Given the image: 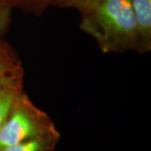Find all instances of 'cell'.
<instances>
[{"mask_svg":"<svg viewBox=\"0 0 151 151\" xmlns=\"http://www.w3.org/2000/svg\"><path fill=\"white\" fill-rule=\"evenodd\" d=\"M80 28L104 53L139 48V35L131 0H101L92 13L82 15Z\"/></svg>","mask_w":151,"mask_h":151,"instance_id":"cell-1","label":"cell"},{"mask_svg":"<svg viewBox=\"0 0 151 151\" xmlns=\"http://www.w3.org/2000/svg\"><path fill=\"white\" fill-rule=\"evenodd\" d=\"M58 132L47 113L37 108L26 94H17L0 131V150Z\"/></svg>","mask_w":151,"mask_h":151,"instance_id":"cell-2","label":"cell"},{"mask_svg":"<svg viewBox=\"0 0 151 151\" xmlns=\"http://www.w3.org/2000/svg\"><path fill=\"white\" fill-rule=\"evenodd\" d=\"M139 35V53L151 49V0H131Z\"/></svg>","mask_w":151,"mask_h":151,"instance_id":"cell-3","label":"cell"},{"mask_svg":"<svg viewBox=\"0 0 151 151\" xmlns=\"http://www.w3.org/2000/svg\"><path fill=\"white\" fill-rule=\"evenodd\" d=\"M60 138V133L56 132L1 149L0 151H55Z\"/></svg>","mask_w":151,"mask_h":151,"instance_id":"cell-4","label":"cell"},{"mask_svg":"<svg viewBox=\"0 0 151 151\" xmlns=\"http://www.w3.org/2000/svg\"><path fill=\"white\" fill-rule=\"evenodd\" d=\"M21 68L0 61V87L21 90Z\"/></svg>","mask_w":151,"mask_h":151,"instance_id":"cell-5","label":"cell"},{"mask_svg":"<svg viewBox=\"0 0 151 151\" xmlns=\"http://www.w3.org/2000/svg\"><path fill=\"white\" fill-rule=\"evenodd\" d=\"M21 90L0 87V131L5 123L17 94Z\"/></svg>","mask_w":151,"mask_h":151,"instance_id":"cell-6","label":"cell"},{"mask_svg":"<svg viewBox=\"0 0 151 151\" xmlns=\"http://www.w3.org/2000/svg\"><path fill=\"white\" fill-rule=\"evenodd\" d=\"M101 0H50V4L65 7L74 8L79 10L82 15L88 14L94 10L99 4Z\"/></svg>","mask_w":151,"mask_h":151,"instance_id":"cell-7","label":"cell"},{"mask_svg":"<svg viewBox=\"0 0 151 151\" xmlns=\"http://www.w3.org/2000/svg\"><path fill=\"white\" fill-rule=\"evenodd\" d=\"M11 7H19L29 12L40 14L50 4V0H8Z\"/></svg>","mask_w":151,"mask_h":151,"instance_id":"cell-8","label":"cell"},{"mask_svg":"<svg viewBox=\"0 0 151 151\" xmlns=\"http://www.w3.org/2000/svg\"><path fill=\"white\" fill-rule=\"evenodd\" d=\"M11 9L8 0H0V34L5 31L9 23Z\"/></svg>","mask_w":151,"mask_h":151,"instance_id":"cell-9","label":"cell"},{"mask_svg":"<svg viewBox=\"0 0 151 151\" xmlns=\"http://www.w3.org/2000/svg\"><path fill=\"white\" fill-rule=\"evenodd\" d=\"M0 61L5 62L11 65H18L19 63L16 62V60L14 58L13 55L8 50L4 44L0 41Z\"/></svg>","mask_w":151,"mask_h":151,"instance_id":"cell-10","label":"cell"}]
</instances>
